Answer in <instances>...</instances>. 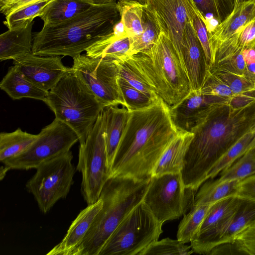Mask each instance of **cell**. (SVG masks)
Wrapping results in <instances>:
<instances>
[{
	"mask_svg": "<svg viewBox=\"0 0 255 255\" xmlns=\"http://www.w3.org/2000/svg\"><path fill=\"white\" fill-rule=\"evenodd\" d=\"M52 0H42L27 5L5 16L3 24L9 29L25 26L33 21L36 17H40L45 6Z\"/></svg>",
	"mask_w": 255,
	"mask_h": 255,
	"instance_id": "37",
	"label": "cell"
},
{
	"mask_svg": "<svg viewBox=\"0 0 255 255\" xmlns=\"http://www.w3.org/2000/svg\"><path fill=\"white\" fill-rule=\"evenodd\" d=\"M44 102L56 119L76 132L80 144L85 141L104 109L72 69L48 91Z\"/></svg>",
	"mask_w": 255,
	"mask_h": 255,
	"instance_id": "6",
	"label": "cell"
},
{
	"mask_svg": "<svg viewBox=\"0 0 255 255\" xmlns=\"http://www.w3.org/2000/svg\"><path fill=\"white\" fill-rule=\"evenodd\" d=\"M94 5L88 0H52L44 8L41 19L44 25L60 24Z\"/></svg>",
	"mask_w": 255,
	"mask_h": 255,
	"instance_id": "24",
	"label": "cell"
},
{
	"mask_svg": "<svg viewBox=\"0 0 255 255\" xmlns=\"http://www.w3.org/2000/svg\"><path fill=\"white\" fill-rule=\"evenodd\" d=\"M118 81L125 102V106L128 111H132L148 107L151 104L157 97L154 98H150L124 80L119 78Z\"/></svg>",
	"mask_w": 255,
	"mask_h": 255,
	"instance_id": "40",
	"label": "cell"
},
{
	"mask_svg": "<svg viewBox=\"0 0 255 255\" xmlns=\"http://www.w3.org/2000/svg\"><path fill=\"white\" fill-rule=\"evenodd\" d=\"M255 121V101L239 108L229 100L212 105L190 131L193 137L181 172L185 187L197 191L211 168Z\"/></svg>",
	"mask_w": 255,
	"mask_h": 255,
	"instance_id": "2",
	"label": "cell"
},
{
	"mask_svg": "<svg viewBox=\"0 0 255 255\" xmlns=\"http://www.w3.org/2000/svg\"><path fill=\"white\" fill-rule=\"evenodd\" d=\"M115 61L119 78L150 98H154L158 96L129 58L124 61Z\"/></svg>",
	"mask_w": 255,
	"mask_h": 255,
	"instance_id": "35",
	"label": "cell"
},
{
	"mask_svg": "<svg viewBox=\"0 0 255 255\" xmlns=\"http://www.w3.org/2000/svg\"><path fill=\"white\" fill-rule=\"evenodd\" d=\"M219 71L228 72L239 75H245L249 77L243 51L220 63L210 73H215Z\"/></svg>",
	"mask_w": 255,
	"mask_h": 255,
	"instance_id": "43",
	"label": "cell"
},
{
	"mask_svg": "<svg viewBox=\"0 0 255 255\" xmlns=\"http://www.w3.org/2000/svg\"><path fill=\"white\" fill-rule=\"evenodd\" d=\"M121 21L128 38L140 34L143 31L144 4L134 1L117 2Z\"/></svg>",
	"mask_w": 255,
	"mask_h": 255,
	"instance_id": "30",
	"label": "cell"
},
{
	"mask_svg": "<svg viewBox=\"0 0 255 255\" xmlns=\"http://www.w3.org/2000/svg\"><path fill=\"white\" fill-rule=\"evenodd\" d=\"M130 43L128 36L111 34L94 44L86 51V54L93 58H107L124 61L130 56Z\"/></svg>",
	"mask_w": 255,
	"mask_h": 255,
	"instance_id": "26",
	"label": "cell"
},
{
	"mask_svg": "<svg viewBox=\"0 0 255 255\" xmlns=\"http://www.w3.org/2000/svg\"><path fill=\"white\" fill-rule=\"evenodd\" d=\"M94 5L105 4L123 0H88Z\"/></svg>",
	"mask_w": 255,
	"mask_h": 255,
	"instance_id": "49",
	"label": "cell"
},
{
	"mask_svg": "<svg viewBox=\"0 0 255 255\" xmlns=\"http://www.w3.org/2000/svg\"><path fill=\"white\" fill-rule=\"evenodd\" d=\"M103 206V200L88 205L70 226L62 240L54 247L47 255H70L82 242L94 219Z\"/></svg>",
	"mask_w": 255,
	"mask_h": 255,
	"instance_id": "18",
	"label": "cell"
},
{
	"mask_svg": "<svg viewBox=\"0 0 255 255\" xmlns=\"http://www.w3.org/2000/svg\"><path fill=\"white\" fill-rule=\"evenodd\" d=\"M246 255L238 242L234 241L219 245L213 248L208 255Z\"/></svg>",
	"mask_w": 255,
	"mask_h": 255,
	"instance_id": "47",
	"label": "cell"
},
{
	"mask_svg": "<svg viewBox=\"0 0 255 255\" xmlns=\"http://www.w3.org/2000/svg\"><path fill=\"white\" fill-rule=\"evenodd\" d=\"M125 1H134L137 2L141 4H144L145 1V0H123Z\"/></svg>",
	"mask_w": 255,
	"mask_h": 255,
	"instance_id": "51",
	"label": "cell"
},
{
	"mask_svg": "<svg viewBox=\"0 0 255 255\" xmlns=\"http://www.w3.org/2000/svg\"><path fill=\"white\" fill-rule=\"evenodd\" d=\"M246 255H255V222L246 228L235 237Z\"/></svg>",
	"mask_w": 255,
	"mask_h": 255,
	"instance_id": "44",
	"label": "cell"
},
{
	"mask_svg": "<svg viewBox=\"0 0 255 255\" xmlns=\"http://www.w3.org/2000/svg\"><path fill=\"white\" fill-rule=\"evenodd\" d=\"M254 20L255 0H246L234 7L223 21L209 29L208 34L211 59L224 42Z\"/></svg>",
	"mask_w": 255,
	"mask_h": 255,
	"instance_id": "17",
	"label": "cell"
},
{
	"mask_svg": "<svg viewBox=\"0 0 255 255\" xmlns=\"http://www.w3.org/2000/svg\"><path fill=\"white\" fill-rule=\"evenodd\" d=\"M253 150H255V136L248 147L246 152Z\"/></svg>",
	"mask_w": 255,
	"mask_h": 255,
	"instance_id": "50",
	"label": "cell"
},
{
	"mask_svg": "<svg viewBox=\"0 0 255 255\" xmlns=\"http://www.w3.org/2000/svg\"><path fill=\"white\" fill-rule=\"evenodd\" d=\"M73 59L72 69L104 108L114 105L125 106L115 60L91 57L86 54Z\"/></svg>",
	"mask_w": 255,
	"mask_h": 255,
	"instance_id": "12",
	"label": "cell"
},
{
	"mask_svg": "<svg viewBox=\"0 0 255 255\" xmlns=\"http://www.w3.org/2000/svg\"><path fill=\"white\" fill-rule=\"evenodd\" d=\"M42 0H0V11L6 16L27 5Z\"/></svg>",
	"mask_w": 255,
	"mask_h": 255,
	"instance_id": "46",
	"label": "cell"
},
{
	"mask_svg": "<svg viewBox=\"0 0 255 255\" xmlns=\"http://www.w3.org/2000/svg\"><path fill=\"white\" fill-rule=\"evenodd\" d=\"M0 88L14 100L31 98L44 102L48 93L26 79L14 65L8 68Z\"/></svg>",
	"mask_w": 255,
	"mask_h": 255,
	"instance_id": "23",
	"label": "cell"
},
{
	"mask_svg": "<svg viewBox=\"0 0 255 255\" xmlns=\"http://www.w3.org/2000/svg\"><path fill=\"white\" fill-rule=\"evenodd\" d=\"M18 128L11 132L0 133V161L14 157L25 150L38 137Z\"/></svg>",
	"mask_w": 255,
	"mask_h": 255,
	"instance_id": "28",
	"label": "cell"
},
{
	"mask_svg": "<svg viewBox=\"0 0 255 255\" xmlns=\"http://www.w3.org/2000/svg\"><path fill=\"white\" fill-rule=\"evenodd\" d=\"M182 59L190 91H199L205 80L208 66L203 47L189 19L183 33Z\"/></svg>",
	"mask_w": 255,
	"mask_h": 255,
	"instance_id": "16",
	"label": "cell"
},
{
	"mask_svg": "<svg viewBox=\"0 0 255 255\" xmlns=\"http://www.w3.org/2000/svg\"><path fill=\"white\" fill-rule=\"evenodd\" d=\"M193 137L192 132L179 130L177 135L159 158L152 176L181 173L186 152Z\"/></svg>",
	"mask_w": 255,
	"mask_h": 255,
	"instance_id": "20",
	"label": "cell"
},
{
	"mask_svg": "<svg viewBox=\"0 0 255 255\" xmlns=\"http://www.w3.org/2000/svg\"><path fill=\"white\" fill-rule=\"evenodd\" d=\"M203 94L231 99L234 95L229 87L216 74L208 71L204 82L199 91Z\"/></svg>",
	"mask_w": 255,
	"mask_h": 255,
	"instance_id": "42",
	"label": "cell"
},
{
	"mask_svg": "<svg viewBox=\"0 0 255 255\" xmlns=\"http://www.w3.org/2000/svg\"><path fill=\"white\" fill-rule=\"evenodd\" d=\"M213 74H216L229 87L234 96L255 91V82L247 76L239 75L223 71Z\"/></svg>",
	"mask_w": 255,
	"mask_h": 255,
	"instance_id": "41",
	"label": "cell"
},
{
	"mask_svg": "<svg viewBox=\"0 0 255 255\" xmlns=\"http://www.w3.org/2000/svg\"><path fill=\"white\" fill-rule=\"evenodd\" d=\"M143 31L139 35L129 38L130 56L146 52L157 41L160 33L158 28L144 7L143 14Z\"/></svg>",
	"mask_w": 255,
	"mask_h": 255,
	"instance_id": "32",
	"label": "cell"
},
{
	"mask_svg": "<svg viewBox=\"0 0 255 255\" xmlns=\"http://www.w3.org/2000/svg\"><path fill=\"white\" fill-rule=\"evenodd\" d=\"M162 225L142 201L119 225L99 255H139L158 240Z\"/></svg>",
	"mask_w": 255,
	"mask_h": 255,
	"instance_id": "7",
	"label": "cell"
},
{
	"mask_svg": "<svg viewBox=\"0 0 255 255\" xmlns=\"http://www.w3.org/2000/svg\"><path fill=\"white\" fill-rule=\"evenodd\" d=\"M206 18L208 26L211 21L216 25L223 21L233 11L234 0H193Z\"/></svg>",
	"mask_w": 255,
	"mask_h": 255,
	"instance_id": "34",
	"label": "cell"
},
{
	"mask_svg": "<svg viewBox=\"0 0 255 255\" xmlns=\"http://www.w3.org/2000/svg\"><path fill=\"white\" fill-rule=\"evenodd\" d=\"M196 192L185 187L181 173L165 174L151 178L142 201L163 224L185 215L193 206Z\"/></svg>",
	"mask_w": 255,
	"mask_h": 255,
	"instance_id": "11",
	"label": "cell"
},
{
	"mask_svg": "<svg viewBox=\"0 0 255 255\" xmlns=\"http://www.w3.org/2000/svg\"><path fill=\"white\" fill-rule=\"evenodd\" d=\"M120 19L117 2L94 5L64 22L44 25L33 37L32 53L74 58L111 34Z\"/></svg>",
	"mask_w": 255,
	"mask_h": 255,
	"instance_id": "3",
	"label": "cell"
},
{
	"mask_svg": "<svg viewBox=\"0 0 255 255\" xmlns=\"http://www.w3.org/2000/svg\"><path fill=\"white\" fill-rule=\"evenodd\" d=\"M178 131L169 106L158 96L148 107L129 111L110 177L150 179L159 158Z\"/></svg>",
	"mask_w": 255,
	"mask_h": 255,
	"instance_id": "1",
	"label": "cell"
},
{
	"mask_svg": "<svg viewBox=\"0 0 255 255\" xmlns=\"http://www.w3.org/2000/svg\"><path fill=\"white\" fill-rule=\"evenodd\" d=\"M236 195L255 200V173L239 181Z\"/></svg>",
	"mask_w": 255,
	"mask_h": 255,
	"instance_id": "45",
	"label": "cell"
},
{
	"mask_svg": "<svg viewBox=\"0 0 255 255\" xmlns=\"http://www.w3.org/2000/svg\"><path fill=\"white\" fill-rule=\"evenodd\" d=\"M255 222V200L244 198L236 210L217 229L212 249L226 243L234 241L241 231Z\"/></svg>",
	"mask_w": 255,
	"mask_h": 255,
	"instance_id": "19",
	"label": "cell"
},
{
	"mask_svg": "<svg viewBox=\"0 0 255 255\" xmlns=\"http://www.w3.org/2000/svg\"><path fill=\"white\" fill-rule=\"evenodd\" d=\"M243 54L246 65L255 62V47L244 49Z\"/></svg>",
	"mask_w": 255,
	"mask_h": 255,
	"instance_id": "48",
	"label": "cell"
},
{
	"mask_svg": "<svg viewBox=\"0 0 255 255\" xmlns=\"http://www.w3.org/2000/svg\"><path fill=\"white\" fill-rule=\"evenodd\" d=\"M104 135L110 172L129 111L124 106L114 105L104 109Z\"/></svg>",
	"mask_w": 255,
	"mask_h": 255,
	"instance_id": "21",
	"label": "cell"
},
{
	"mask_svg": "<svg viewBox=\"0 0 255 255\" xmlns=\"http://www.w3.org/2000/svg\"><path fill=\"white\" fill-rule=\"evenodd\" d=\"M254 89H255V83H254Z\"/></svg>",
	"mask_w": 255,
	"mask_h": 255,
	"instance_id": "54",
	"label": "cell"
},
{
	"mask_svg": "<svg viewBox=\"0 0 255 255\" xmlns=\"http://www.w3.org/2000/svg\"><path fill=\"white\" fill-rule=\"evenodd\" d=\"M34 21L27 25L8 29L0 35V61L14 60L32 52Z\"/></svg>",
	"mask_w": 255,
	"mask_h": 255,
	"instance_id": "22",
	"label": "cell"
},
{
	"mask_svg": "<svg viewBox=\"0 0 255 255\" xmlns=\"http://www.w3.org/2000/svg\"><path fill=\"white\" fill-rule=\"evenodd\" d=\"M230 99L190 91L180 101L169 107L170 115L178 130L190 132L212 105Z\"/></svg>",
	"mask_w": 255,
	"mask_h": 255,
	"instance_id": "15",
	"label": "cell"
},
{
	"mask_svg": "<svg viewBox=\"0 0 255 255\" xmlns=\"http://www.w3.org/2000/svg\"><path fill=\"white\" fill-rule=\"evenodd\" d=\"M246 0H234V7H236L239 3Z\"/></svg>",
	"mask_w": 255,
	"mask_h": 255,
	"instance_id": "52",
	"label": "cell"
},
{
	"mask_svg": "<svg viewBox=\"0 0 255 255\" xmlns=\"http://www.w3.org/2000/svg\"><path fill=\"white\" fill-rule=\"evenodd\" d=\"M38 135L37 139L23 152L2 162L1 177L11 169H36L46 160L70 150L79 141L76 132L56 118Z\"/></svg>",
	"mask_w": 255,
	"mask_h": 255,
	"instance_id": "10",
	"label": "cell"
},
{
	"mask_svg": "<svg viewBox=\"0 0 255 255\" xmlns=\"http://www.w3.org/2000/svg\"><path fill=\"white\" fill-rule=\"evenodd\" d=\"M190 0H145V11L171 41L183 64L182 41Z\"/></svg>",
	"mask_w": 255,
	"mask_h": 255,
	"instance_id": "13",
	"label": "cell"
},
{
	"mask_svg": "<svg viewBox=\"0 0 255 255\" xmlns=\"http://www.w3.org/2000/svg\"><path fill=\"white\" fill-rule=\"evenodd\" d=\"M251 130L252 131H255V123H254L253 127H252V128L251 129Z\"/></svg>",
	"mask_w": 255,
	"mask_h": 255,
	"instance_id": "53",
	"label": "cell"
},
{
	"mask_svg": "<svg viewBox=\"0 0 255 255\" xmlns=\"http://www.w3.org/2000/svg\"><path fill=\"white\" fill-rule=\"evenodd\" d=\"M255 136V131L251 130L244 135L211 168L207 175L206 180L216 177L221 171L229 167L244 154Z\"/></svg>",
	"mask_w": 255,
	"mask_h": 255,
	"instance_id": "33",
	"label": "cell"
},
{
	"mask_svg": "<svg viewBox=\"0 0 255 255\" xmlns=\"http://www.w3.org/2000/svg\"><path fill=\"white\" fill-rule=\"evenodd\" d=\"M244 199L238 195H233L213 203L197 235L213 228L226 219L236 210Z\"/></svg>",
	"mask_w": 255,
	"mask_h": 255,
	"instance_id": "29",
	"label": "cell"
},
{
	"mask_svg": "<svg viewBox=\"0 0 255 255\" xmlns=\"http://www.w3.org/2000/svg\"><path fill=\"white\" fill-rule=\"evenodd\" d=\"M103 110L85 141L80 144L79 149L76 170L82 174L81 192L88 205L99 199L103 187L110 177Z\"/></svg>",
	"mask_w": 255,
	"mask_h": 255,
	"instance_id": "8",
	"label": "cell"
},
{
	"mask_svg": "<svg viewBox=\"0 0 255 255\" xmlns=\"http://www.w3.org/2000/svg\"><path fill=\"white\" fill-rule=\"evenodd\" d=\"M71 150L42 163L27 182L26 188L32 194L44 214L48 212L59 200L68 195L73 183L75 168Z\"/></svg>",
	"mask_w": 255,
	"mask_h": 255,
	"instance_id": "9",
	"label": "cell"
},
{
	"mask_svg": "<svg viewBox=\"0 0 255 255\" xmlns=\"http://www.w3.org/2000/svg\"><path fill=\"white\" fill-rule=\"evenodd\" d=\"M150 179L110 176L100 194L99 198L103 200L102 209L81 243L70 255H99L119 225L143 201Z\"/></svg>",
	"mask_w": 255,
	"mask_h": 255,
	"instance_id": "4",
	"label": "cell"
},
{
	"mask_svg": "<svg viewBox=\"0 0 255 255\" xmlns=\"http://www.w3.org/2000/svg\"><path fill=\"white\" fill-rule=\"evenodd\" d=\"M194 253L191 246L168 238L157 241L139 255H189Z\"/></svg>",
	"mask_w": 255,
	"mask_h": 255,
	"instance_id": "39",
	"label": "cell"
},
{
	"mask_svg": "<svg viewBox=\"0 0 255 255\" xmlns=\"http://www.w3.org/2000/svg\"><path fill=\"white\" fill-rule=\"evenodd\" d=\"M255 173V150L244 153L228 168L220 173L219 182L227 180H241Z\"/></svg>",
	"mask_w": 255,
	"mask_h": 255,
	"instance_id": "36",
	"label": "cell"
},
{
	"mask_svg": "<svg viewBox=\"0 0 255 255\" xmlns=\"http://www.w3.org/2000/svg\"><path fill=\"white\" fill-rule=\"evenodd\" d=\"M147 83L169 107L190 92L185 67L170 39L160 32L150 49L129 57Z\"/></svg>",
	"mask_w": 255,
	"mask_h": 255,
	"instance_id": "5",
	"label": "cell"
},
{
	"mask_svg": "<svg viewBox=\"0 0 255 255\" xmlns=\"http://www.w3.org/2000/svg\"><path fill=\"white\" fill-rule=\"evenodd\" d=\"M188 13L189 20L203 47L209 71L211 61V53L209 41L208 22L193 0L189 1Z\"/></svg>",
	"mask_w": 255,
	"mask_h": 255,
	"instance_id": "38",
	"label": "cell"
},
{
	"mask_svg": "<svg viewBox=\"0 0 255 255\" xmlns=\"http://www.w3.org/2000/svg\"><path fill=\"white\" fill-rule=\"evenodd\" d=\"M13 64L29 81L48 92L69 73L60 56H42L32 52L13 60Z\"/></svg>",
	"mask_w": 255,
	"mask_h": 255,
	"instance_id": "14",
	"label": "cell"
},
{
	"mask_svg": "<svg viewBox=\"0 0 255 255\" xmlns=\"http://www.w3.org/2000/svg\"><path fill=\"white\" fill-rule=\"evenodd\" d=\"M239 181L232 180L219 182L213 179L206 180L197 190L193 205L211 204L226 197L236 195Z\"/></svg>",
	"mask_w": 255,
	"mask_h": 255,
	"instance_id": "27",
	"label": "cell"
},
{
	"mask_svg": "<svg viewBox=\"0 0 255 255\" xmlns=\"http://www.w3.org/2000/svg\"><path fill=\"white\" fill-rule=\"evenodd\" d=\"M255 47V20L246 25L224 42L212 57L209 69L212 71L221 62L247 48Z\"/></svg>",
	"mask_w": 255,
	"mask_h": 255,
	"instance_id": "25",
	"label": "cell"
},
{
	"mask_svg": "<svg viewBox=\"0 0 255 255\" xmlns=\"http://www.w3.org/2000/svg\"><path fill=\"white\" fill-rule=\"evenodd\" d=\"M211 204L193 205L189 212L181 221L177 233V239L187 243L190 242L198 233Z\"/></svg>",
	"mask_w": 255,
	"mask_h": 255,
	"instance_id": "31",
	"label": "cell"
}]
</instances>
